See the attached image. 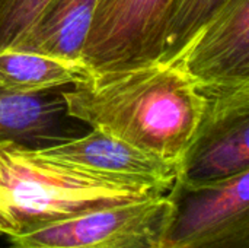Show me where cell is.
Instances as JSON below:
<instances>
[{
    "label": "cell",
    "instance_id": "1",
    "mask_svg": "<svg viewBox=\"0 0 249 248\" xmlns=\"http://www.w3.org/2000/svg\"><path fill=\"white\" fill-rule=\"evenodd\" d=\"M61 95L71 118L175 165L207 105L198 83L178 63L163 58L93 70Z\"/></svg>",
    "mask_w": 249,
    "mask_h": 248
},
{
    "label": "cell",
    "instance_id": "2",
    "mask_svg": "<svg viewBox=\"0 0 249 248\" xmlns=\"http://www.w3.org/2000/svg\"><path fill=\"white\" fill-rule=\"evenodd\" d=\"M66 164L13 140L0 142V235L20 237L77 213L162 196Z\"/></svg>",
    "mask_w": 249,
    "mask_h": 248
},
{
    "label": "cell",
    "instance_id": "3",
    "mask_svg": "<svg viewBox=\"0 0 249 248\" xmlns=\"http://www.w3.org/2000/svg\"><path fill=\"white\" fill-rule=\"evenodd\" d=\"M162 248H249V171L190 186L174 181Z\"/></svg>",
    "mask_w": 249,
    "mask_h": 248
},
{
    "label": "cell",
    "instance_id": "4",
    "mask_svg": "<svg viewBox=\"0 0 249 248\" xmlns=\"http://www.w3.org/2000/svg\"><path fill=\"white\" fill-rule=\"evenodd\" d=\"M166 194L109 205L10 238V248H162Z\"/></svg>",
    "mask_w": 249,
    "mask_h": 248
},
{
    "label": "cell",
    "instance_id": "5",
    "mask_svg": "<svg viewBox=\"0 0 249 248\" xmlns=\"http://www.w3.org/2000/svg\"><path fill=\"white\" fill-rule=\"evenodd\" d=\"M207 105L175 181L200 186L249 171V82L201 89Z\"/></svg>",
    "mask_w": 249,
    "mask_h": 248
},
{
    "label": "cell",
    "instance_id": "6",
    "mask_svg": "<svg viewBox=\"0 0 249 248\" xmlns=\"http://www.w3.org/2000/svg\"><path fill=\"white\" fill-rule=\"evenodd\" d=\"M172 0H98L82 58L107 70L158 58Z\"/></svg>",
    "mask_w": 249,
    "mask_h": 248
},
{
    "label": "cell",
    "instance_id": "7",
    "mask_svg": "<svg viewBox=\"0 0 249 248\" xmlns=\"http://www.w3.org/2000/svg\"><path fill=\"white\" fill-rule=\"evenodd\" d=\"M169 60L200 86L249 82V0H226Z\"/></svg>",
    "mask_w": 249,
    "mask_h": 248
},
{
    "label": "cell",
    "instance_id": "8",
    "mask_svg": "<svg viewBox=\"0 0 249 248\" xmlns=\"http://www.w3.org/2000/svg\"><path fill=\"white\" fill-rule=\"evenodd\" d=\"M41 153L109 178L136 183L166 194L177 178V165L101 130L39 149Z\"/></svg>",
    "mask_w": 249,
    "mask_h": 248
},
{
    "label": "cell",
    "instance_id": "9",
    "mask_svg": "<svg viewBox=\"0 0 249 248\" xmlns=\"http://www.w3.org/2000/svg\"><path fill=\"white\" fill-rule=\"evenodd\" d=\"M61 92L20 95L0 89V142L42 149L80 136L82 123L67 114Z\"/></svg>",
    "mask_w": 249,
    "mask_h": 248
},
{
    "label": "cell",
    "instance_id": "10",
    "mask_svg": "<svg viewBox=\"0 0 249 248\" xmlns=\"http://www.w3.org/2000/svg\"><path fill=\"white\" fill-rule=\"evenodd\" d=\"M96 3L98 0H51L13 50L82 58Z\"/></svg>",
    "mask_w": 249,
    "mask_h": 248
},
{
    "label": "cell",
    "instance_id": "11",
    "mask_svg": "<svg viewBox=\"0 0 249 248\" xmlns=\"http://www.w3.org/2000/svg\"><path fill=\"white\" fill-rule=\"evenodd\" d=\"M82 58L45 56L20 50H0V89L32 95L74 86L92 75Z\"/></svg>",
    "mask_w": 249,
    "mask_h": 248
},
{
    "label": "cell",
    "instance_id": "12",
    "mask_svg": "<svg viewBox=\"0 0 249 248\" xmlns=\"http://www.w3.org/2000/svg\"><path fill=\"white\" fill-rule=\"evenodd\" d=\"M226 0H172L158 58L169 60Z\"/></svg>",
    "mask_w": 249,
    "mask_h": 248
},
{
    "label": "cell",
    "instance_id": "13",
    "mask_svg": "<svg viewBox=\"0 0 249 248\" xmlns=\"http://www.w3.org/2000/svg\"><path fill=\"white\" fill-rule=\"evenodd\" d=\"M51 0H0V50H13Z\"/></svg>",
    "mask_w": 249,
    "mask_h": 248
}]
</instances>
